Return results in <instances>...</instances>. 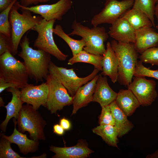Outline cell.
I'll return each instance as SVG.
<instances>
[{"mask_svg": "<svg viewBox=\"0 0 158 158\" xmlns=\"http://www.w3.org/2000/svg\"><path fill=\"white\" fill-rule=\"evenodd\" d=\"M103 58V55L90 53L83 49L80 52L73 56L68 60L67 64L69 65H73L77 63H88L93 65L95 68L102 71Z\"/></svg>", "mask_w": 158, "mask_h": 158, "instance_id": "cell-26", "label": "cell"}, {"mask_svg": "<svg viewBox=\"0 0 158 158\" xmlns=\"http://www.w3.org/2000/svg\"><path fill=\"white\" fill-rule=\"evenodd\" d=\"M154 16H156L158 23V2L155 5L154 11Z\"/></svg>", "mask_w": 158, "mask_h": 158, "instance_id": "cell-41", "label": "cell"}, {"mask_svg": "<svg viewBox=\"0 0 158 158\" xmlns=\"http://www.w3.org/2000/svg\"><path fill=\"white\" fill-rule=\"evenodd\" d=\"M45 79L48 87L46 107L51 114L56 113L64 107L72 104L73 97L54 76L49 73Z\"/></svg>", "mask_w": 158, "mask_h": 158, "instance_id": "cell-9", "label": "cell"}, {"mask_svg": "<svg viewBox=\"0 0 158 158\" xmlns=\"http://www.w3.org/2000/svg\"><path fill=\"white\" fill-rule=\"evenodd\" d=\"M53 128L54 133L55 134L59 135H62L64 134V130L60 124H55Z\"/></svg>", "mask_w": 158, "mask_h": 158, "instance_id": "cell-39", "label": "cell"}, {"mask_svg": "<svg viewBox=\"0 0 158 158\" xmlns=\"http://www.w3.org/2000/svg\"><path fill=\"white\" fill-rule=\"evenodd\" d=\"M111 46L117 57L118 63V80L121 85L128 86L132 82L139 58L134 44L113 40Z\"/></svg>", "mask_w": 158, "mask_h": 158, "instance_id": "cell-2", "label": "cell"}, {"mask_svg": "<svg viewBox=\"0 0 158 158\" xmlns=\"http://www.w3.org/2000/svg\"><path fill=\"white\" fill-rule=\"evenodd\" d=\"M0 107L4 106V102L3 99L2 97H0Z\"/></svg>", "mask_w": 158, "mask_h": 158, "instance_id": "cell-42", "label": "cell"}, {"mask_svg": "<svg viewBox=\"0 0 158 158\" xmlns=\"http://www.w3.org/2000/svg\"><path fill=\"white\" fill-rule=\"evenodd\" d=\"M55 20L47 21L42 18L32 30L36 32L37 36L33 46L37 49L44 51L60 61H65L68 56L62 52L54 40L53 26Z\"/></svg>", "mask_w": 158, "mask_h": 158, "instance_id": "cell-7", "label": "cell"}, {"mask_svg": "<svg viewBox=\"0 0 158 158\" xmlns=\"http://www.w3.org/2000/svg\"><path fill=\"white\" fill-rule=\"evenodd\" d=\"M147 158H158V150L152 154H148Z\"/></svg>", "mask_w": 158, "mask_h": 158, "instance_id": "cell-40", "label": "cell"}, {"mask_svg": "<svg viewBox=\"0 0 158 158\" xmlns=\"http://www.w3.org/2000/svg\"><path fill=\"white\" fill-rule=\"evenodd\" d=\"M117 94L109 85L106 76L99 74L92 102H97L101 107L109 105L115 100Z\"/></svg>", "mask_w": 158, "mask_h": 158, "instance_id": "cell-16", "label": "cell"}, {"mask_svg": "<svg viewBox=\"0 0 158 158\" xmlns=\"http://www.w3.org/2000/svg\"><path fill=\"white\" fill-rule=\"evenodd\" d=\"M135 30L125 18L121 17L111 24L108 33L118 42L134 43Z\"/></svg>", "mask_w": 158, "mask_h": 158, "instance_id": "cell-14", "label": "cell"}, {"mask_svg": "<svg viewBox=\"0 0 158 158\" xmlns=\"http://www.w3.org/2000/svg\"><path fill=\"white\" fill-rule=\"evenodd\" d=\"M155 27L156 29L157 30V31H158L157 32H158V24L156 26H155Z\"/></svg>", "mask_w": 158, "mask_h": 158, "instance_id": "cell-43", "label": "cell"}, {"mask_svg": "<svg viewBox=\"0 0 158 158\" xmlns=\"http://www.w3.org/2000/svg\"><path fill=\"white\" fill-rule=\"evenodd\" d=\"M140 61L145 63H149L152 65L158 66V47L149 48L139 56Z\"/></svg>", "mask_w": 158, "mask_h": 158, "instance_id": "cell-30", "label": "cell"}, {"mask_svg": "<svg viewBox=\"0 0 158 158\" xmlns=\"http://www.w3.org/2000/svg\"><path fill=\"white\" fill-rule=\"evenodd\" d=\"M156 0H134L133 8L138 9L145 13L155 27L154 11Z\"/></svg>", "mask_w": 158, "mask_h": 158, "instance_id": "cell-28", "label": "cell"}, {"mask_svg": "<svg viewBox=\"0 0 158 158\" xmlns=\"http://www.w3.org/2000/svg\"><path fill=\"white\" fill-rule=\"evenodd\" d=\"M115 100L118 107L127 115L131 116L140 104L133 92L129 89L120 90Z\"/></svg>", "mask_w": 158, "mask_h": 158, "instance_id": "cell-22", "label": "cell"}, {"mask_svg": "<svg viewBox=\"0 0 158 158\" xmlns=\"http://www.w3.org/2000/svg\"><path fill=\"white\" fill-rule=\"evenodd\" d=\"M14 128L12 134L7 136L4 134H1L3 138L9 140L11 143H14L18 146L20 152L24 155L30 152H33L36 151L38 147V140L29 139L26 135L24 134L17 130L16 125L17 121L14 119Z\"/></svg>", "mask_w": 158, "mask_h": 158, "instance_id": "cell-20", "label": "cell"}, {"mask_svg": "<svg viewBox=\"0 0 158 158\" xmlns=\"http://www.w3.org/2000/svg\"><path fill=\"white\" fill-rule=\"evenodd\" d=\"M20 8L27 10L34 13L39 15L47 21L52 20H61L63 16L71 8V0H59L51 4H41L31 6H24L18 2Z\"/></svg>", "mask_w": 158, "mask_h": 158, "instance_id": "cell-12", "label": "cell"}, {"mask_svg": "<svg viewBox=\"0 0 158 158\" xmlns=\"http://www.w3.org/2000/svg\"><path fill=\"white\" fill-rule=\"evenodd\" d=\"M49 0H20V4L24 6H29L32 4H36L40 3H45Z\"/></svg>", "mask_w": 158, "mask_h": 158, "instance_id": "cell-35", "label": "cell"}, {"mask_svg": "<svg viewBox=\"0 0 158 158\" xmlns=\"http://www.w3.org/2000/svg\"><path fill=\"white\" fill-rule=\"evenodd\" d=\"M133 76L147 77L158 80V70L150 69L144 66L142 62L138 61L135 68Z\"/></svg>", "mask_w": 158, "mask_h": 158, "instance_id": "cell-32", "label": "cell"}, {"mask_svg": "<svg viewBox=\"0 0 158 158\" xmlns=\"http://www.w3.org/2000/svg\"><path fill=\"white\" fill-rule=\"evenodd\" d=\"M17 119L19 131L22 133L28 132L32 140H45L44 129L46 121L31 105H23Z\"/></svg>", "mask_w": 158, "mask_h": 158, "instance_id": "cell-6", "label": "cell"}, {"mask_svg": "<svg viewBox=\"0 0 158 158\" xmlns=\"http://www.w3.org/2000/svg\"><path fill=\"white\" fill-rule=\"evenodd\" d=\"M103 56L102 70L101 74L108 76L111 82L114 83L118 80V63L116 54L109 42L106 44V48Z\"/></svg>", "mask_w": 158, "mask_h": 158, "instance_id": "cell-19", "label": "cell"}, {"mask_svg": "<svg viewBox=\"0 0 158 158\" xmlns=\"http://www.w3.org/2000/svg\"><path fill=\"white\" fill-rule=\"evenodd\" d=\"M19 45L21 51L18 55L23 60L29 77L34 79L36 83L42 82L49 74L51 55L42 50L35 49L31 47L27 35L23 37Z\"/></svg>", "mask_w": 158, "mask_h": 158, "instance_id": "cell-1", "label": "cell"}, {"mask_svg": "<svg viewBox=\"0 0 158 158\" xmlns=\"http://www.w3.org/2000/svg\"><path fill=\"white\" fill-rule=\"evenodd\" d=\"M11 0L12 1H13L14 0Z\"/></svg>", "mask_w": 158, "mask_h": 158, "instance_id": "cell-45", "label": "cell"}, {"mask_svg": "<svg viewBox=\"0 0 158 158\" xmlns=\"http://www.w3.org/2000/svg\"><path fill=\"white\" fill-rule=\"evenodd\" d=\"M10 87H16L13 84L7 82L2 78H0V93H1L5 89Z\"/></svg>", "mask_w": 158, "mask_h": 158, "instance_id": "cell-36", "label": "cell"}, {"mask_svg": "<svg viewBox=\"0 0 158 158\" xmlns=\"http://www.w3.org/2000/svg\"><path fill=\"white\" fill-rule=\"evenodd\" d=\"M99 75L80 87L73 97V109L72 115L75 114L80 108L92 102L96 82Z\"/></svg>", "mask_w": 158, "mask_h": 158, "instance_id": "cell-17", "label": "cell"}, {"mask_svg": "<svg viewBox=\"0 0 158 158\" xmlns=\"http://www.w3.org/2000/svg\"><path fill=\"white\" fill-rule=\"evenodd\" d=\"M20 8L17 1L12 7L9 15L11 28V40L12 44L11 54L14 56L18 52L19 45L24 34L33 28L43 18L40 16H33L28 10Z\"/></svg>", "mask_w": 158, "mask_h": 158, "instance_id": "cell-3", "label": "cell"}, {"mask_svg": "<svg viewBox=\"0 0 158 158\" xmlns=\"http://www.w3.org/2000/svg\"><path fill=\"white\" fill-rule=\"evenodd\" d=\"M29 78L23 62L17 59L10 52L0 55V78L22 89L28 84Z\"/></svg>", "mask_w": 158, "mask_h": 158, "instance_id": "cell-5", "label": "cell"}, {"mask_svg": "<svg viewBox=\"0 0 158 158\" xmlns=\"http://www.w3.org/2000/svg\"><path fill=\"white\" fill-rule=\"evenodd\" d=\"M115 120L114 126L119 132V137L127 133L133 127V124L127 118V115L118 107L115 100L110 105Z\"/></svg>", "mask_w": 158, "mask_h": 158, "instance_id": "cell-23", "label": "cell"}, {"mask_svg": "<svg viewBox=\"0 0 158 158\" xmlns=\"http://www.w3.org/2000/svg\"><path fill=\"white\" fill-rule=\"evenodd\" d=\"M54 34L62 39L70 47L73 56L82 51L85 46V42L82 38L80 40L74 39L64 32L62 26L57 25L53 29Z\"/></svg>", "mask_w": 158, "mask_h": 158, "instance_id": "cell-27", "label": "cell"}, {"mask_svg": "<svg viewBox=\"0 0 158 158\" xmlns=\"http://www.w3.org/2000/svg\"><path fill=\"white\" fill-rule=\"evenodd\" d=\"M13 1L11 0H0V11H3L7 8Z\"/></svg>", "mask_w": 158, "mask_h": 158, "instance_id": "cell-38", "label": "cell"}, {"mask_svg": "<svg viewBox=\"0 0 158 158\" xmlns=\"http://www.w3.org/2000/svg\"><path fill=\"white\" fill-rule=\"evenodd\" d=\"M127 87L135 96L140 105H151L158 96L156 90V83L153 80H148L144 77H134Z\"/></svg>", "mask_w": 158, "mask_h": 158, "instance_id": "cell-11", "label": "cell"}, {"mask_svg": "<svg viewBox=\"0 0 158 158\" xmlns=\"http://www.w3.org/2000/svg\"><path fill=\"white\" fill-rule=\"evenodd\" d=\"M48 94L46 82L36 85L28 84L21 89L20 98L23 103L31 105L37 110L41 106L46 107Z\"/></svg>", "mask_w": 158, "mask_h": 158, "instance_id": "cell-13", "label": "cell"}, {"mask_svg": "<svg viewBox=\"0 0 158 158\" xmlns=\"http://www.w3.org/2000/svg\"><path fill=\"white\" fill-rule=\"evenodd\" d=\"M72 32L68 35L80 36L86 45L83 50L96 55H103L106 50L104 42L109 37L108 33L103 27H93L90 28L74 20L72 24Z\"/></svg>", "mask_w": 158, "mask_h": 158, "instance_id": "cell-4", "label": "cell"}, {"mask_svg": "<svg viewBox=\"0 0 158 158\" xmlns=\"http://www.w3.org/2000/svg\"><path fill=\"white\" fill-rule=\"evenodd\" d=\"M135 49L140 54L147 49L158 45V32L152 27L142 28L135 30Z\"/></svg>", "mask_w": 158, "mask_h": 158, "instance_id": "cell-18", "label": "cell"}, {"mask_svg": "<svg viewBox=\"0 0 158 158\" xmlns=\"http://www.w3.org/2000/svg\"><path fill=\"white\" fill-rule=\"evenodd\" d=\"M134 0H106L104 8L92 19L91 25L96 27L103 23L112 24L133 6Z\"/></svg>", "mask_w": 158, "mask_h": 158, "instance_id": "cell-10", "label": "cell"}, {"mask_svg": "<svg viewBox=\"0 0 158 158\" xmlns=\"http://www.w3.org/2000/svg\"><path fill=\"white\" fill-rule=\"evenodd\" d=\"M59 124L65 130H69L71 127L70 122L65 117H63L60 119Z\"/></svg>", "mask_w": 158, "mask_h": 158, "instance_id": "cell-37", "label": "cell"}, {"mask_svg": "<svg viewBox=\"0 0 158 158\" xmlns=\"http://www.w3.org/2000/svg\"><path fill=\"white\" fill-rule=\"evenodd\" d=\"M125 18L135 30L153 26L147 16L140 10L132 8L127 11L122 17Z\"/></svg>", "mask_w": 158, "mask_h": 158, "instance_id": "cell-24", "label": "cell"}, {"mask_svg": "<svg viewBox=\"0 0 158 158\" xmlns=\"http://www.w3.org/2000/svg\"><path fill=\"white\" fill-rule=\"evenodd\" d=\"M50 150L55 153L52 157L53 158H85L94 152L89 148L86 141L82 139L72 146L59 147L51 145Z\"/></svg>", "mask_w": 158, "mask_h": 158, "instance_id": "cell-15", "label": "cell"}, {"mask_svg": "<svg viewBox=\"0 0 158 158\" xmlns=\"http://www.w3.org/2000/svg\"><path fill=\"white\" fill-rule=\"evenodd\" d=\"M16 87H10L6 89L7 92L12 94L11 100L5 107L6 110V116L4 120L0 125L1 130L5 132L8 123L11 119L14 118L17 119L19 112L23 103L20 98V90Z\"/></svg>", "mask_w": 158, "mask_h": 158, "instance_id": "cell-21", "label": "cell"}, {"mask_svg": "<svg viewBox=\"0 0 158 158\" xmlns=\"http://www.w3.org/2000/svg\"><path fill=\"white\" fill-rule=\"evenodd\" d=\"M12 44L11 38L5 35L0 34V55L9 51L11 53Z\"/></svg>", "mask_w": 158, "mask_h": 158, "instance_id": "cell-34", "label": "cell"}, {"mask_svg": "<svg viewBox=\"0 0 158 158\" xmlns=\"http://www.w3.org/2000/svg\"><path fill=\"white\" fill-rule=\"evenodd\" d=\"M49 73L54 76L72 97L80 87L92 80L99 71L94 68L92 72L87 76L80 77L77 75L73 69L59 67L51 61L49 63Z\"/></svg>", "mask_w": 158, "mask_h": 158, "instance_id": "cell-8", "label": "cell"}, {"mask_svg": "<svg viewBox=\"0 0 158 158\" xmlns=\"http://www.w3.org/2000/svg\"><path fill=\"white\" fill-rule=\"evenodd\" d=\"M157 1V3L158 2V0H156Z\"/></svg>", "mask_w": 158, "mask_h": 158, "instance_id": "cell-44", "label": "cell"}, {"mask_svg": "<svg viewBox=\"0 0 158 158\" xmlns=\"http://www.w3.org/2000/svg\"><path fill=\"white\" fill-rule=\"evenodd\" d=\"M102 107L101 113L99 118V125H115V120L109 105Z\"/></svg>", "mask_w": 158, "mask_h": 158, "instance_id": "cell-33", "label": "cell"}, {"mask_svg": "<svg viewBox=\"0 0 158 158\" xmlns=\"http://www.w3.org/2000/svg\"><path fill=\"white\" fill-rule=\"evenodd\" d=\"M17 0H13L7 8L0 13V34L10 38H11V30L9 16L12 7Z\"/></svg>", "mask_w": 158, "mask_h": 158, "instance_id": "cell-29", "label": "cell"}, {"mask_svg": "<svg viewBox=\"0 0 158 158\" xmlns=\"http://www.w3.org/2000/svg\"><path fill=\"white\" fill-rule=\"evenodd\" d=\"M93 132L100 136L109 145L118 148V130L114 126L101 125L92 130Z\"/></svg>", "mask_w": 158, "mask_h": 158, "instance_id": "cell-25", "label": "cell"}, {"mask_svg": "<svg viewBox=\"0 0 158 158\" xmlns=\"http://www.w3.org/2000/svg\"><path fill=\"white\" fill-rule=\"evenodd\" d=\"M11 143L2 137L0 142V158H25L22 157L11 148Z\"/></svg>", "mask_w": 158, "mask_h": 158, "instance_id": "cell-31", "label": "cell"}]
</instances>
